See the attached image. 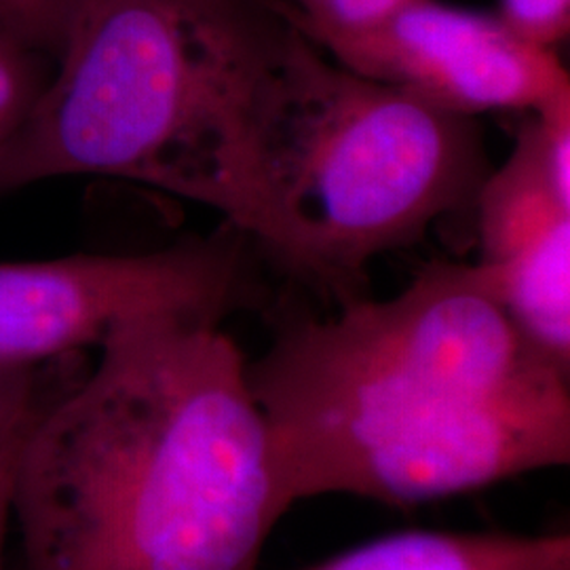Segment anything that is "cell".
Instances as JSON below:
<instances>
[{
	"label": "cell",
	"mask_w": 570,
	"mask_h": 570,
	"mask_svg": "<svg viewBox=\"0 0 570 570\" xmlns=\"http://www.w3.org/2000/svg\"><path fill=\"white\" fill-rule=\"evenodd\" d=\"M245 372L287 510L324 494L414 508L570 463V372L478 263L435 261L336 315L284 313Z\"/></svg>",
	"instance_id": "6da1fadb"
},
{
	"label": "cell",
	"mask_w": 570,
	"mask_h": 570,
	"mask_svg": "<svg viewBox=\"0 0 570 570\" xmlns=\"http://www.w3.org/2000/svg\"><path fill=\"white\" fill-rule=\"evenodd\" d=\"M98 348L26 431L20 570H258L289 510L223 322L144 315Z\"/></svg>",
	"instance_id": "7a4b0ae2"
},
{
	"label": "cell",
	"mask_w": 570,
	"mask_h": 570,
	"mask_svg": "<svg viewBox=\"0 0 570 570\" xmlns=\"http://www.w3.org/2000/svg\"><path fill=\"white\" fill-rule=\"evenodd\" d=\"M294 30L284 0H72L49 87L0 153V197L146 184L216 209L284 268L261 142Z\"/></svg>",
	"instance_id": "3957f363"
},
{
	"label": "cell",
	"mask_w": 570,
	"mask_h": 570,
	"mask_svg": "<svg viewBox=\"0 0 570 570\" xmlns=\"http://www.w3.org/2000/svg\"><path fill=\"white\" fill-rule=\"evenodd\" d=\"M261 169L285 271L343 306L366 296L374 256L473 212L490 164L475 119L346 70L296 26Z\"/></svg>",
	"instance_id": "277c9868"
},
{
	"label": "cell",
	"mask_w": 570,
	"mask_h": 570,
	"mask_svg": "<svg viewBox=\"0 0 570 570\" xmlns=\"http://www.w3.org/2000/svg\"><path fill=\"white\" fill-rule=\"evenodd\" d=\"M252 239L228 226L142 254L0 263V362L37 367L102 345L112 327L159 313L226 317L263 303Z\"/></svg>",
	"instance_id": "5b68a950"
},
{
	"label": "cell",
	"mask_w": 570,
	"mask_h": 570,
	"mask_svg": "<svg viewBox=\"0 0 570 570\" xmlns=\"http://www.w3.org/2000/svg\"><path fill=\"white\" fill-rule=\"evenodd\" d=\"M473 212L494 298L530 345L570 372V91L532 112Z\"/></svg>",
	"instance_id": "8992f818"
},
{
	"label": "cell",
	"mask_w": 570,
	"mask_h": 570,
	"mask_svg": "<svg viewBox=\"0 0 570 570\" xmlns=\"http://www.w3.org/2000/svg\"><path fill=\"white\" fill-rule=\"evenodd\" d=\"M346 70L475 119L534 112L570 89L558 51L520 39L497 13L421 0L364 32L320 45Z\"/></svg>",
	"instance_id": "52a82bcc"
},
{
	"label": "cell",
	"mask_w": 570,
	"mask_h": 570,
	"mask_svg": "<svg viewBox=\"0 0 570 570\" xmlns=\"http://www.w3.org/2000/svg\"><path fill=\"white\" fill-rule=\"evenodd\" d=\"M301 570H570V534L404 530Z\"/></svg>",
	"instance_id": "ba28073f"
},
{
	"label": "cell",
	"mask_w": 570,
	"mask_h": 570,
	"mask_svg": "<svg viewBox=\"0 0 570 570\" xmlns=\"http://www.w3.org/2000/svg\"><path fill=\"white\" fill-rule=\"evenodd\" d=\"M53 58L26 41L0 18V153L41 102L53 75Z\"/></svg>",
	"instance_id": "9c48e42d"
},
{
	"label": "cell",
	"mask_w": 570,
	"mask_h": 570,
	"mask_svg": "<svg viewBox=\"0 0 570 570\" xmlns=\"http://www.w3.org/2000/svg\"><path fill=\"white\" fill-rule=\"evenodd\" d=\"M421 0H296L289 16L317 47L376 28Z\"/></svg>",
	"instance_id": "30bf717a"
},
{
	"label": "cell",
	"mask_w": 570,
	"mask_h": 570,
	"mask_svg": "<svg viewBox=\"0 0 570 570\" xmlns=\"http://www.w3.org/2000/svg\"><path fill=\"white\" fill-rule=\"evenodd\" d=\"M81 355H70L37 367L11 366L0 362V433L13 428L32 407L68 383L81 370Z\"/></svg>",
	"instance_id": "8fae6325"
},
{
	"label": "cell",
	"mask_w": 570,
	"mask_h": 570,
	"mask_svg": "<svg viewBox=\"0 0 570 570\" xmlns=\"http://www.w3.org/2000/svg\"><path fill=\"white\" fill-rule=\"evenodd\" d=\"M497 16L520 39L553 49L569 39L570 0H499Z\"/></svg>",
	"instance_id": "7c38bea8"
},
{
	"label": "cell",
	"mask_w": 570,
	"mask_h": 570,
	"mask_svg": "<svg viewBox=\"0 0 570 570\" xmlns=\"http://www.w3.org/2000/svg\"><path fill=\"white\" fill-rule=\"evenodd\" d=\"M72 0H0V18L56 61Z\"/></svg>",
	"instance_id": "4fadbf2b"
},
{
	"label": "cell",
	"mask_w": 570,
	"mask_h": 570,
	"mask_svg": "<svg viewBox=\"0 0 570 570\" xmlns=\"http://www.w3.org/2000/svg\"><path fill=\"white\" fill-rule=\"evenodd\" d=\"M72 381V379H70ZM68 381V383H70ZM68 383H63L60 389L66 387ZM60 389H56L51 395H47L42 402L32 407L21 421H18L11 429H7L4 433H0V570H2V546H4V537L9 529V520H11V501H13V482H16V469L20 461L21 444L26 438V431L30 428L32 416L37 414V410L53 397Z\"/></svg>",
	"instance_id": "5bb4252c"
}]
</instances>
